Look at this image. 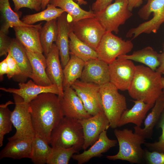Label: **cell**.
Returning <instances> with one entry per match:
<instances>
[{
    "label": "cell",
    "instance_id": "6da1fadb",
    "mask_svg": "<svg viewBox=\"0 0 164 164\" xmlns=\"http://www.w3.org/2000/svg\"><path fill=\"white\" fill-rule=\"evenodd\" d=\"M29 104L36 135L50 144L53 130L64 116L58 95L51 93H43Z\"/></svg>",
    "mask_w": 164,
    "mask_h": 164
},
{
    "label": "cell",
    "instance_id": "7a4b0ae2",
    "mask_svg": "<svg viewBox=\"0 0 164 164\" xmlns=\"http://www.w3.org/2000/svg\"><path fill=\"white\" fill-rule=\"evenodd\" d=\"M135 76L128 90L130 96L135 100L154 104L163 93L161 74L148 67L136 66Z\"/></svg>",
    "mask_w": 164,
    "mask_h": 164
},
{
    "label": "cell",
    "instance_id": "3957f363",
    "mask_svg": "<svg viewBox=\"0 0 164 164\" xmlns=\"http://www.w3.org/2000/svg\"><path fill=\"white\" fill-rule=\"evenodd\" d=\"M114 133L119 145V150L116 154L107 155L110 160H121L133 163H140L144 158L145 150L142 145L145 142V138L131 129L115 128Z\"/></svg>",
    "mask_w": 164,
    "mask_h": 164
},
{
    "label": "cell",
    "instance_id": "277c9868",
    "mask_svg": "<svg viewBox=\"0 0 164 164\" xmlns=\"http://www.w3.org/2000/svg\"><path fill=\"white\" fill-rule=\"evenodd\" d=\"M84 142L83 128L78 120L64 116L53 130L50 144L52 147L82 148Z\"/></svg>",
    "mask_w": 164,
    "mask_h": 164
},
{
    "label": "cell",
    "instance_id": "5b68a950",
    "mask_svg": "<svg viewBox=\"0 0 164 164\" xmlns=\"http://www.w3.org/2000/svg\"><path fill=\"white\" fill-rule=\"evenodd\" d=\"M118 89L109 82L100 86V94L103 111L110 127L115 129L123 112L127 109L126 99Z\"/></svg>",
    "mask_w": 164,
    "mask_h": 164
},
{
    "label": "cell",
    "instance_id": "8992f818",
    "mask_svg": "<svg viewBox=\"0 0 164 164\" xmlns=\"http://www.w3.org/2000/svg\"><path fill=\"white\" fill-rule=\"evenodd\" d=\"M146 4L139 10L138 14L144 20L148 19L152 13L153 17L150 20L130 29L126 35L127 37L136 38L142 33H156L164 22V0H147Z\"/></svg>",
    "mask_w": 164,
    "mask_h": 164
},
{
    "label": "cell",
    "instance_id": "52a82bcc",
    "mask_svg": "<svg viewBox=\"0 0 164 164\" xmlns=\"http://www.w3.org/2000/svg\"><path fill=\"white\" fill-rule=\"evenodd\" d=\"M94 17L106 32L118 34L119 26L132 15L129 9L127 0H114L103 10L94 13Z\"/></svg>",
    "mask_w": 164,
    "mask_h": 164
},
{
    "label": "cell",
    "instance_id": "ba28073f",
    "mask_svg": "<svg viewBox=\"0 0 164 164\" xmlns=\"http://www.w3.org/2000/svg\"><path fill=\"white\" fill-rule=\"evenodd\" d=\"M15 107L12 112L11 120L16 132L8 140L32 139L35 136L29 110V104L20 96L13 94Z\"/></svg>",
    "mask_w": 164,
    "mask_h": 164
},
{
    "label": "cell",
    "instance_id": "9c48e42d",
    "mask_svg": "<svg viewBox=\"0 0 164 164\" xmlns=\"http://www.w3.org/2000/svg\"><path fill=\"white\" fill-rule=\"evenodd\" d=\"M131 40H125L106 32L103 36L96 51L98 58L109 64L118 56L126 55L133 48Z\"/></svg>",
    "mask_w": 164,
    "mask_h": 164
},
{
    "label": "cell",
    "instance_id": "30bf717a",
    "mask_svg": "<svg viewBox=\"0 0 164 164\" xmlns=\"http://www.w3.org/2000/svg\"><path fill=\"white\" fill-rule=\"evenodd\" d=\"M72 30L81 40L96 50L106 31L94 16L71 22Z\"/></svg>",
    "mask_w": 164,
    "mask_h": 164
},
{
    "label": "cell",
    "instance_id": "8fae6325",
    "mask_svg": "<svg viewBox=\"0 0 164 164\" xmlns=\"http://www.w3.org/2000/svg\"><path fill=\"white\" fill-rule=\"evenodd\" d=\"M108 66L110 82L118 90L128 91L136 71V66L132 61L117 58Z\"/></svg>",
    "mask_w": 164,
    "mask_h": 164
},
{
    "label": "cell",
    "instance_id": "7c38bea8",
    "mask_svg": "<svg viewBox=\"0 0 164 164\" xmlns=\"http://www.w3.org/2000/svg\"><path fill=\"white\" fill-rule=\"evenodd\" d=\"M82 101L86 110L91 116L103 111L100 94V86L77 80L71 86Z\"/></svg>",
    "mask_w": 164,
    "mask_h": 164
},
{
    "label": "cell",
    "instance_id": "4fadbf2b",
    "mask_svg": "<svg viewBox=\"0 0 164 164\" xmlns=\"http://www.w3.org/2000/svg\"><path fill=\"white\" fill-rule=\"evenodd\" d=\"M78 121L83 128L84 142L82 149L84 150L92 145L98 139L100 134L110 127L109 121L103 111Z\"/></svg>",
    "mask_w": 164,
    "mask_h": 164
},
{
    "label": "cell",
    "instance_id": "5bb4252c",
    "mask_svg": "<svg viewBox=\"0 0 164 164\" xmlns=\"http://www.w3.org/2000/svg\"><path fill=\"white\" fill-rule=\"evenodd\" d=\"M59 98L64 116L80 120L92 116L71 87L64 88L63 95Z\"/></svg>",
    "mask_w": 164,
    "mask_h": 164
},
{
    "label": "cell",
    "instance_id": "9a60e30c",
    "mask_svg": "<svg viewBox=\"0 0 164 164\" xmlns=\"http://www.w3.org/2000/svg\"><path fill=\"white\" fill-rule=\"evenodd\" d=\"M80 79L83 82L100 86L109 82L108 64L98 58L85 62Z\"/></svg>",
    "mask_w": 164,
    "mask_h": 164
},
{
    "label": "cell",
    "instance_id": "2e32d148",
    "mask_svg": "<svg viewBox=\"0 0 164 164\" xmlns=\"http://www.w3.org/2000/svg\"><path fill=\"white\" fill-rule=\"evenodd\" d=\"M72 21L66 12L57 19V33L56 44L57 47L63 68L67 64L70 57L69 48V34L72 30Z\"/></svg>",
    "mask_w": 164,
    "mask_h": 164
},
{
    "label": "cell",
    "instance_id": "e0dca14e",
    "mask_svg": "<svg viewBox=\"0 0 164 164\" xmlns=\"http://www.w3.org/2000/svg\"><path fill=\"white\" fill-rule=\"evenodd\" d=\"M19 89L2 87L0 89L6 92L19 95L27 103H29L37 96L43 93H51L58 96L59 94L58 87L53 84L47 86H42L36 84L33 80H30L26 83H19Z\"/></svg>",
    "mask_w": 164,
    "mask_h": 164
},
{
    "label": "cell",
    "instance_id": "ac0fdd59",
    "mask_svg": "<svg viewBox=\"0 0 164 164\" xmlns=\"http://www.w3.org/2000/svg\"><path fill=\"white\" fill-rule=\"evenodd\" d=\"M42 23L30 26H14L17 40L24 47L33 52L43 53L40 37Z\"/></svg>",
    "mask_w": 164,
    "mask_h": 164
},
{
    "label": "cell",
    "instance_id": "d6986e66",
    "mask_svg": "<svg viewBox=\"0 0 164 164\" xmlns=\"http://www.w3.org/2000/svg\"><path fill=\"white\" fill-rule=\"evenodd\" d=\"M118 142L117 140L110 139L108 136L107 130H104L90 148L81 153L74 154L72 158L78 164L84 163L94 157H101L103 153L115 146Z\"/></svg>",
    "mask_w": 164,
    "mask_h": 164
},
{
    "label": "cell",
    "instance_id": "ffe728a7",
    "mask_svg": "<svg viewBox=\"0 0 164 164\" xmlns=\"http://www.w3.org/2000/svg\"><path fill=\"white\" fill-rule=\"evenodd\" d=\"M59 51L55 44H53L51 49L46 58L47 74L52 84L58 87L59 98L63 94V82L64 78L63 69L59 59Z\"/></svg>",
    "mask_w": 164,
    "mask_h": 164
},
{
    "label": "cell",
    "instance_id": "44dd1931",
    "mask_svg": "<svg viewBox=\"0 0 164 164\" xmlns=\"http://www.w3.org/2000/svg\"><path fill=\"white\" fill-rule=\"evenodd\" d=\"M25 49L32 69L30 78L39 85L47 86L52 84L46 72V58L43 53L33 52Z\"/></svg>",
    "mask_w": 164,
    "mask_h": 164
},
{
    "label": "cell",
    "instance_id": "7402d4cb",
    "mask_svg": "<svg viewBox=\"0 0 164 164\" xmlns=\"http://www.w3.org/2000/svg\"><path fill=\"white\" fill-rule=\"evenodd\" d=\"M33 139L8 140V143L0 152V159L5 158L31 159Z\"/></svg>",
    "mask_w": 164,
    "mask_h": 164
},
{
    "label": "cell",
    "instance_id": "603a6c76",
    "mask_svg": "<svg viewBox=\"0 0 164 164\" xmlns=\"http://www.w3.org/2000/svg\"><path fill=\"white\" fill-rule=\"evenodd\" d=\"M133 106L130 109H127L122 114L118 124L121 127L132 123L141 127L147 112L154 104H148L140 100L133 101Z\"/></svg>",
    "mask_w": 164,
    "mask_h": 164
},
{
    "label": "cell",
    "instance_id": "cb8c5ba5",
    "mask_svg": "<svg viewBox=\"0 0 164 164\" xmlns=\"http://www.w3.org/2000/svg\"><path fill=\"white\" fill-rule=\"evenodd\" d=\"M164 110V95L163 93L157 100L151 112L145 119L144 127L142 128L141 127L135 126L134 127V132L145 139H151L154 128L160 119Z\"/></svg>",
    "mask_w": 164,
    "mask_h": 164
},
{
    "label": "cell",
    "instance_id": "d4e9b609",
    "mask_svg": "<svg viewBox=\"0 0 164 164\" xmlns=\"http://www.w3.org/2000/svg\"><path fill=\"white\" fill-rule=\"evenodd\" d=\"M118 58L142 63L154 71L156 70L160 64L159 54L150 46L134 51L131 55L120 56Z\"/></svg>",
    "mask_w": 164,
    "mask_h": 164
},
{
    "label": "cell",
    "instance_id": "484cf974",
    "mask_svg": "<svg viewBox=\"0 0 164 164\" xmlns=\"http://www.w3.org/2000/svg\"><path fill=\"white\" fill-rule=\"evenodd\" d=\"M75 2L73 0H51L49 3L63 9L68 14L72 22L94 16V13L91 9L89 11L84 10Z\"/></svg>",
    "mask_w": 164,
    "mask_h": 164
},
{
    "label": "cell",
    "instance_id": "4316f807",
    "mask_svg": "<svg viewBox=\"0 0 164 164\" xmlns=\"http://www.w3.org/2000/svg\"><path fill=\"white\" fill-rule=\"evenodd\" d=\"M8 52L19 65L21 71L20 76L25 78H30L32 69L24 46L17 40L12 39Z\"/></svg>",
    "mask_w": 164,
    "mask_h": 164
},
{
    "label": "cell",
    "instance_id": "83f0119b",
    "mask_svg": "<svg viewBox=\"0 0 164 164\" xmlns=\"http://www.w3.org/2000/svg\"><path fill=\"white\" fill-rule=\"evenodd\" d=\"M69 48L70 55H73L86 62L98 58L95 50L80 39L72 30L69 34Z\"/></svg>",
    "mask_w": 164,
    "mask_h": 164
},
{
    "label": "cell",
    "instance_id": "f1b7e54d",
    "mask_svg": "<svg viewBox=\"0 0 164 164\" xmlns=\"http://www.w3.org/2000/svg\"><path fill=\"white\" fill-rule=\"evenodd\" d=\"M63 69V88L71 87L77 79L80 78L85 62L73 55Z\"/></svg>",
    "mask_w": 164,
    "mask_h": 164
},
{
    "label": "cell",
    "instance_id": "f546056e",
    "mask_svg": "<svg viewBox=\"0 0 164 164\" xmlns=\"http://www.w3.org/2000/svg\"><path fill=\"white\" fill-rule=\"evenodd\" d=\"M49 143L42 138L35 135L32 144V161L35 164L47 163L53 148Z\"/></svg>",
    "mask_w": 164,
    "mask_h": 164
},
{
    "label": "cell",
    "instance_id": "4dcf8cb0",
    "mask_svg": "<svg viewBox=\"0 0 164 164\" xmlns=\"http://www.w3.org/2000/svg\"><path fill=\"white\" fill-rule=\"evenodd\" d=\"M0 10L5 22L0 30L8 34L10 27L14 26H30L19 19V15L11 9L9 0H0Z\"/></svg>",
    "mask_w": 164,
    "mask_h": 164
},
{
    "label": "cell",
    "instance_id": "1f68e13d",
    "mask_svg": "<svg viewBox=\"0 0 164 164\" xmlns=\"http://www.w3.org/2000/svg\"><path fill=\"white\" fill-rule=\"evenodd\" d=\"M57 33L56 19L47 21L40 30V37L43 52L46 57L56 39Z\"/></svg>",
    "mask_w": 164,
    "mask_h": 164
},
{
    "label": "cell",
    "instance_id": "d6a6232c",
    "mask_svg": "<svg viewBox=\"0 0 164 164\" xmlns=\"http://www.w3.org/2000/svg\"><path fill=\"white\" fill-rule=\"evenodd\" d=\"M64 12L62 9L49 3L46 9L36 13L26 15L23 17L22 21L26 24L32 25L40 21L47 22L56 19Z\"/></svg>",
    "mask_w": 164,
    "mask_h": 164
},
{
    "label": "cell",
    "instance_id": "836d02e7",
    "mask_svg": "<svg viewBox=\"0 0 164 164\" xmlns=\"http://www.w3.org/2000/svg\"><path fill=\"white\" fill-rule=\"evenodd\" d=\"M52 148V152L47 161L48 164H68L73 155L82 149L78 146H73L68 148Z\"/></svg>",
    "mask_w": 164,
    "mask_h": 164
},
{
    "label": "cell",
    "instance_id": "e575fe53",
    "mask_svg": "<svg viewBox=\"0 0 164 164\" xmlns=\"http://www.w3.org/2000/svg\"><path fill=\"white\" fill-rule=\"evenodd\" d=\"M15 104L9 101L0 105V147L3 145L4 135L12 130V112L8 108L11 104Z\"/></svg>",
    "mask_w": 164,
    "mask_h": 164
},
{
    "label": "cell",
    "instance_id": "d590c367",
    "mask_svg": "<svg viewBox=\"0 0 164 164\" xmlns=\"http://www.w3.org/2000/svg\"><path fill=\"white\" fill-rule=\"evenodd\" d=\"M160 119L158 126L162 129V134L158 141L152 143L145 142L144 144L150 151L164 152V110Z\"/></svg>",
    "mask_w": 164,
    "mask_h": 164
},
{
    "label": "cell",
    "instance_id": "8d00e7d4",
    "mask_svg": "<svg viewBox=\"0 0 164 164\" xmlns=\"http://www.w3.org/2000/svg\"><path fill=\"white\" fill-rule=\"evenodd\" d=\"M14 9L18 11L22 8H27L38 11L41 9L42 0H12Z\"/></svg>",
    "mask_w": 164,
    "mask_h": 164
},
{
    "label": "cell",
    "instance_id": "74e56055",
    "mask_svg": "<svg viewBox=\"0 0 164 164\" xmlns=\"http://www.w3.org/2000/svg\"><path fill=\"white\" fill-rule=\"evenodd\" d=\"M144 158L148 164H164V152L145 150Z\"/></svg>",
    "mask_w": 164,
    "mask_h": 164
},
{
    "label": "cell",
    "instance_id": "f35d334b",
    "mask_svg": "<svg viewBox=\"0 0 164 164\" xmlns=\"http://www.w3.org/2000/svg\"><path fill=\"white\" fill-rule=\"evenodd\" d=\"M6 59L9 68V72L7 75L8 78L10 79L15 76H20L21 73L20 68L10 53L8 52Z\"/></svg>",
    "mask_w": 164,
    "mask_h": 164
},
{
    "label": "cell",
    "instance_id": "ab89813d",
    "mask_svg": "<svg viewBox=\"0 0 164 164\" xmlns=\"http://www.w3.org/2000/svg\"><path fill=\"white\" fill-rule=\"evenodd\" d=\"M5 32L0 31V56H7L10 45L12 40Z\"/></svg>",
    "mask_w": 164,
    "mask_h": 164
},
{
    "label": "cell",
    "instance_id": "60d3db41",
    "mask_svg": "<svg viewBox=\"0 0 164 164\" xmlns=\"http://www.w3.org/2000/svg\"><path fill=\"white\" fill-rule=\"evenodd\" d=\"M113 0H96L91 6V10L94 13L100 11L111 3Z\"/></svg>",
    "mask_w": 164,
    "mask_h": 164
},
{
    "label": "cell",
    "instance_id": "b9f144b4",
    "mask_svg": "<svg viewBox=\"0 0 164 164\" xmlns=\"http://www.w3.org/2000/svg\"><path fill=\"white\" fill-rule=\"evenodd\" d=\"M9 72V68L6 58L0 63V79L2 80L3 76L7 74Z\"/></svg>",
    "mask_w": 164,
    "mask_h": 164
},
{
    "label": "cell",
    "instance_id": "7bdbcfd3",
    "mask_svg": "<svg viewBox=\"0 0 164 164\" xmlns=\"http://www.w3.org/2000/svg\"><path fill=\"white\" fill-rule=\"evenodd\" d=\"M144 0H127L129 9L132 12L134 9L139 7Z\"/></svg>",
    "mask_w": 164,
    "mask_h": 164
},
{
    "label": "cell",
    "instance_id": "ee69618b",
    "mask_svg": "<svg viewBox=\"0 0 164 164\" xmlns=\"http://www.w3.org/2000/svg\"><path fill=\"white\" fill-rule=\"evenodd\" d=\"M159 65L156 71L162 75L164 74V50L159 54Z\"/></svg>",
    "mask_w": 164,
    "mask_h": 164
},
{
    "label": "cell",
    "instance_id": "f6af8a7d",
    "mask_svg": "<svg viewBox=\"0 0 164 164\" xmlns=\"http://www.w3.org/2000/svg\"><path fill=\"white\" fill-rule=\"evenodd\" d=\"M51 0H42L41 3V9L42 10L45 9L47 5Z\"/></svg>",
    "mask_w": 164,
    "mask_h": 164
},
{
    "label": "cell",
    "instance_id": "bcb514c9",
    "mask_svg": "<svg viewBox=\"0 0 164 164\" xmlns=\"http://www.w3.org/2000/svg\"><path fill=\"white\" fill-rule=\"evenodd\" d=\"M75 2H77V3L79 5H84L87 4V2L84 0H73Z\"/></svg>",
    "mask_w": 164,
    "mask_h": 164
},
{
    "label": "cell",
    "instance_id": "7dc6e473",
    "mask_svg": "<svg viewBox=\"0 0 164 164\" xmlns=\"http://www.w3.org/2000/svg\"><path fill=\"white\" fill-rule=\"evenodd\" d=\"M162 83L163 89L164 90V77H162Z\"/></svg>",
    "mask_w": 164,
    "mask_h": 164
},
{
    "label": "cell",
    "instance_id": "c3c4849f",
    "mask_svg": "<svg viewBox=\"0 0 164 164\" xmlns=\"http://www.w3.org/2000/svg\"><path fill=\"white\" fill-rule=\"evenodd\" d=\"M163 50H164V43L163 45Z\"/></svg>",
    "mask_w": 164,
    "mask_h": 164
},
{
    "label": "cell",
    "instance_id": "681fc988",
    "mask_svg": "<svg viewBox=\"0 0 164 164\" xmlns=\"http://www.w3.org/2000/svg\"><path fill=\"white\" fill-rule=\"evenodd\" d=\"M163 94L164 95V90H163Z\"/></svg>",
    "mask_w": 164,
    "mask_h": 164
}]
</instances>
